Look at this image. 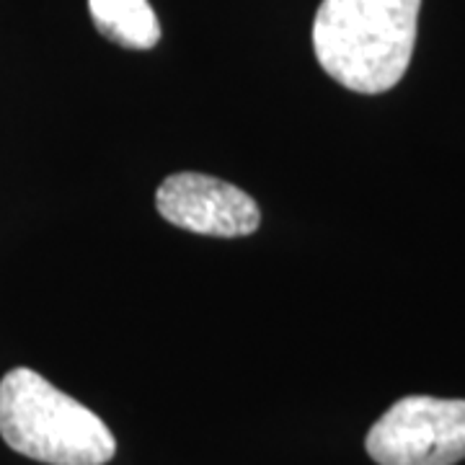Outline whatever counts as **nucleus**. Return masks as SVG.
Wrapping results in <instances>:
<instances>
[{
	"instance_id": "nucleus-1",
	"label": "nucleus",
	"mask_w": 465,
	"mask_h": 465,
	"mask_svg": "<svg viewBox=\"0 0 465 465\" xmlns=\"http://www.w3.org/2000/svg\"><path fill=\"white\" fill-rule=\"evenodd\" d=\"M421 0H321L313 50L321 67L354 94H385L406 75Z\"/></svg>"
},
{
	"instance_id": "nucleus-2",
	"label": "nucleus",
	"mask_w": 465,
	"mask_h": 465,
	"mask_svg": "<svg viewBox=\"0 0 465 465\" xmlns=\"http://www.w3.org/2000/svg\"><path fill=\"white\" fill-rule=\"evenodd\" d=\"M0 437L47 465H104L116 452L114 434L99 416L29 367L0 381Z\"/></svg>"
},
{
	"instance_id": "nucleus-3",
	"label": "nucleus",
	"mask_w": 465,
	"mask_h": 465,
	"mask_svg": "<svg viewBox=\"0 0 465 465\" xmlns=\"http://www.w3.org/2000/svg\"><path fill=\"white\" fill-rule=\"evenodd\" d=\"M367 455L378 465H455L465 458V401L406 396L372 424Z\"/></svg>"
},
{
	"instance_id": "nucleus-4",
	"label": "nucleus",
	"mask_w": 465,
	"mask_h": 465,
	"mask_svg": "<svg viewBox=\"0 0 465 465\" xmlns=\"http://www.w3.org/2000/svg\"><path fill=\"white\" fill-rule=\"evenodd\" d=\"M155 207L171 225L213 238L251 235L262 223L259 204L243 189L194 171L163 179Z\"/></svg>"
},
{
	"instance_id": "nucleus-5",
	"label": "nucleus",
	"mask_w": 465,
	"mask_h": 465,
	"mask_svg": "<svg viewBox=\"0 0 465 465\" xmlns=\"http://www.w3.org/2000/svg\"><path fill=\"white\" fill-rule=\"evenodd\" d=\"M88 14L101 36L124 50H153L161 21L148 0H88Z\"/></svg>"
}]
</instances>
